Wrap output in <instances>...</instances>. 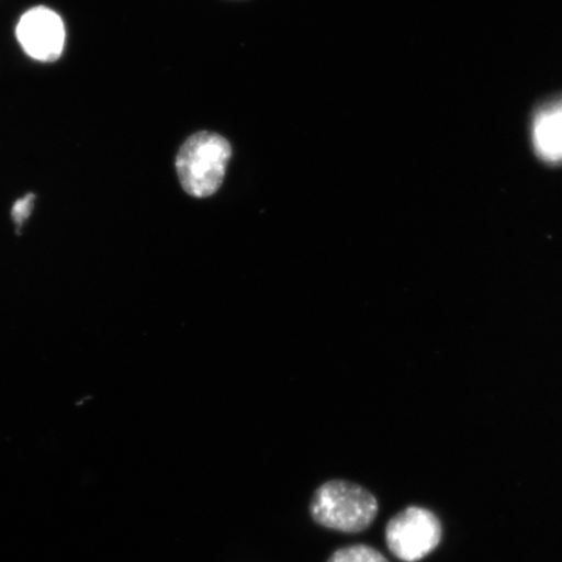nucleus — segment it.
<instances>
[{
	"label": "nucleus",
	"mask_w": 562,
	"mask_h": 562,
	"mask_svg": "<svg viewBox=\"0 0 562 562\" xmlns=\"http://www.w3.org/2000/svg\"><path fill=\"white\" fill-rule=\"evenodd\" d=\"M232 157L228 139L215 132L194 133L176 156L182 189L194 199H207L220 191Z\"/></svg>",
	"instance_id": "f257e3e1"
},
{
	"label": "nucleus",
	"mask_w": 562,
	"mask_h": 562,
	"mask_svg": "<svg viewBox=\"0 0 562 562\" xmlns=\"http://www.w3.org/2000/svg\"><path fill=\"white\" fill-rule=\"evenodd\" d=\"M311 516L326 529L357 533L368 530L379 512L376 497L360 484L333 480L316 488Z\"/></svg>",
	"instance_id": "f03ea898"
},
{
	"label": "nucleus",
	"mask_w": 562,
	"mask_h": 562,
	"mask_svg": "<svg viewBox=\"0 0 562 562\" xmlns=\"http://www.w3.org/2000/svg\"><path fill=\"white\" fill-rule=\"evenodd\" d=\"M442 538L440 519L422 507H407L390 519L385 527V543L390 552L403 562H418L439 547Z\"/></svg>",
	"instance_id": "7ed1b4c3"
},
{
	"label": "nucleus",
	"mask_w": 562,
	"mask_h": 562,
	"mask_svg": "<svg viewBox=\"0 0 562 562\" xmlns=\"http://www.w3.org/2000/svg\"><path fill=\"white\" fill-rule=\"evenodd\" d=\"M16 35L24 52L38 61L54 63L65 50V23L47 7H34L25 12L19 21Z\"/></svg>",
	"instance_id": "20e7f679"
},
{
	"label": "nucleus",
	"mask_w": 562,
	"mask_h": 562,
	"mask_svg": "<svg viewBox=\"0 0 562 562\" xmlns=\"http://www.w3.org/2000/svg\"><path fill=\"white\" fill-rule=\"evenodd\" d=\"M532 144L548 164H562V98L546 103L532 122Z\"/></svg>",
	"instance_id": "39448f33"
},
{
	"label": "nucleus",
	"mask_w": 562,
	"mask_h": 562,
	"mask_svg": "<svg viewBox=\"0 0 562 562\" xmlns=\"http://www.w3.org/2000/svg\"><path fill=\"white\" fill-rule=\"evenodd\" d=\"M327 562H390L381 551L367 544L342 547Z\"/></svg>",
	"instance_id": "423d86ee"
},
{
	"label": "nucleus",
	"mask_w": 562,
	"mask_h": 562,
	"mask_svg": "<svg viewBox=\"0 0 562 562\" xmlns=\"http://www.w3.org/2000/svg\"><path fill=\"white\" fill-rule=\"evenodd\" d=\"M35 195L27 194L20 199L15 205L12 207V220L15 222L18 228L24 226V223L27 221V217L31 216L32 210L34 206Z\"/></svg>",
	"instance_id": "0eeeda50"
}]
</instances>
